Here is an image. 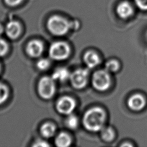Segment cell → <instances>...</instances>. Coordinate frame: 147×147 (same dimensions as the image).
Returning a JSON list of instances; mask_svg holds the SVG:
<instances>
[{
  "instance_id": "cell-7",
  "label": "cell",
  "mask_w": 147,
  "mask_h": 147,
  "mask_svg": "<svg viewBox=\"0 0 147 147\" xmlns=\"http://www.w3.org/2000/svg\"><path fill=\"white\" fill-rule=\"evenodd\" d=\"M56 107L57 111L60 114L69 115L75 108V101L69 96H64L59 99Z\"/></svg>"
},
{
  "instance_id": "cell-18",
  "label": "cell",
  "mask_w": 147,
  "mask_h": 147,
  "mask_svg": "<svg viewBox=\"0 0 147 147\" xmlns=\"http://www.w3.org/2000/svg\"><path fill=\"white\" fill-rule=\"evenodd\" d=\"M9 95V91L7 87L0 82V105L7 99Z\"/></svg>"
},
{
  "instance_id": "cell-22",
  "label": "cell",
  "mask_w": 147,
  "mask_h": 147,
  "mask_svg": "<svg viewBox=\"0 0 147 147\" xmlns=\"http://www.w3.org/2000/svg\"><path fill=\"white\" fill-rule=\"evenodd\" d=\"M136 6L142 10H147V0H134Z\"/></svg>"
},
{
  "instance_id": "cell-4",
  "label": "cell",
  "mask_w": 147,
  "mask_h": 147,
  "mask_svg": "<svg viewBox=\"0 0 147 147\" xmlns=\"http://www.w3.org/2000/svg\"><path fill=\"white\" fill-rule=\"evenodd\" d=\"M38 92L40 96L44 99H49L53 97L55 92L54 79L52 77L44 76L38 83Z\"/></svg>"
},
{
  "instance_id": "cell-8",
  "label": "cell",
  "mask_w": 147,
  "mask_h": 147,
  "mask_svg": "<svg viewBox=\"0 0 147 147\" xmlns=\"http://www.w3.org/2000/svg\"><path fill=\"white\" fill-rule=\"evenodd\" d=\"M44 45L42 42L37 40H33L29 41L26 47L27 54L32 57H39L42 53Z\"/></svg>"
},
{
  "instance_id": "cell-27",
  "label": "cell",
  "mask_w": 147,
  "mask_h": 147,
  "mask_svg": "<svg viewBox=\"0 0 147 147\" xmlns=\"http://www.w3.org/2000/svg\"><path fill=\"white\" fill-rule=\"evenodd\" d=\"M0 71H1V65H0Z\"/></svg>"
},
{
  "instance_id": "cell-3",
  "label": "cell",
  "mask_w": 147,
  "mask_h": 147,
  "mask_svg": "<svg viewBox=\"0 0 147 147\" xmlns=\"http://www.w3.org/2000/svg\"><path fill=\"white\" fill-rule=\"evenodd\" d=\"M70 47L63 41L53 42L49 49V56L55 60H63L68 58L70 54Z\"/></svg>"
},
{
  "instance_id": "cell-6",
  "label": "cell",
  "mask_w": 147,
  "mask_h": 147,
  "mask_svg": "<svg viewBox=\"0 0 147 147\" xmlns=\"http://www.w3.org/2000/svg\"><path fill=\"white\" fill-rule=\"evenodd\" d=\"M89 72L87 69H78L70 75V80L72 86L76 89L84 88L88 81Z\"/></svg>"
},
{
  "instance_id": "cell-5",
  "label": "cell",
  "mask_w": 147,
  "mask_h": 147,
  "mask_svg": "<svg viewBox=\"0 0 147 147\" xmlns=\"http://www.w3.org/2000/svg\"><path fill=\"white\" fill-rule=\"evenodd\" d=\"M92 83L96 90L99 91L107 90L111 84L109 73L105 69L96 71L92 76Z\"/></svg>"
},
{
  "instance_id": "cell-19",
  "label": "cell",
  "mask_w": 147,
  "mask_h": 147,
  "mask_svg": "<svg viewBox=\"0 0 147 147\" xmlns=\"http://www.w3.org/2000/svg\"><path fill=\"white\" fill-rule=\"evenodd\" d=\"M119 65L118 62L115 60H111L108 61L105 64V69L109 72H116L119 68Z\"/></svg>"
},
{
  "instance_id": "cell-23",
  "label": "cell",
  "mask_w": 147,
  "mask_h": 147,
  "mask_svg": "<svg viewBox=\"0 0 147 147\" xmlns=\"http://www.w3.org/2000/svg\"><path fill=\"white\" fill-rule=\"evenodd\" d=\"M5 2L10 6H16L21 3L23 0H4Z\"/></svg>"
},
{
  "instance_id": "cell-21",
  "label": "cell",
  "mask_w": 147,
  "mask_h": 147,
  "mask_svg": "<svg viewBox=\"0 0 147 147\" xmlns=\"http://www.w3.org/2000/svg\"><path fill=\"white\" fill-rule=\"evenodd\" d=\"M7 43L2 38H0V57L5 56L8 51Z\"/></svg>"
},
{
  "instance_id": "cell-9",
  "label": "cell",
  "mask_w": 147,
  "mask_h": 147,
  "mask_svg": "<svg viewBox=\"0 0 147 147\" xmlns=\"http://www.w3.org/2000/svg\"><path fill=\"white\" fill-rule=\"evenodd\" d=\"M116 12L120 18L126 19L133 15L134 9L129 2L127 1H122L117 5Z\"/></svg>"
},
{
  "instance_id": "cell-11",
  "label": "cell",
  "mask_w": 147,
  "mask_h": 147,
  "mask_svg": "<svg viewBox=\"0 0 147 147\" xmlns=\"http://www.w3.org/2000/svg\"><path fill=\"white\" fill-rule=\"evenodd\" d=\"M5 30L8 37L14 40L20 36L21 32V26L18 22L10 21L6 24Z\"/></svg>"
},
{
  "instance_id": "cell-26",
  "label": "cell",
  "mask_w": 147,
  "mask_h": 147,
  "mask_svg": "<svg viewBox=\"0 0 147 147\" xmlns=\"http://www.w3.org/2000/svg\"><path fill=\"white\" fill-rule=\"evenodd\" d=\"M122 146H131V145L130 144H125L122 145Z\"/></svg>"
},
{
  "instance_id": "cell-20",
  "label": "cell",
  "mask_w": 147,
  "mask_h": 147,
  "mask_svg": "<svg viewBox=\"0 0 147 147\" xmlns=\"http://www.w3.org/2000/svg\"><path fill=\"white\" fill-rule=\"evenodd\" d=\"M36 65L38 69L44 71L50 66V61L47 59H41L37 62Z\"/></svg>"
},
{
  "instance_id": "cell-17",
  "label": "cell",
  "mask_w": 147,
  "mask_h": 147,
  "mask_svg": "<svg viewBox=\"0 0 147 147\" xmlns=\"http://www.w3.org/2000/svg\"><path fill=\"white\" fill-rule=\"evenodd\" d=\"M78 119L74 114H69L65 119V125L70 129H75L78 125Z\"/></svg>"
},
{
  "instance_id": "cell-24",
  "label": "cell",
  "mask_w": 147,
  "mask_h": 147,
  "mask_svg": "<svg viewBox=\"0 0 147 147\" xmlns=\"http://www.w3.org/2000/svg\"><path fill=\"white\" fill-rule=\"evenodd\" d=\"M33 146H49V145L45 141H38L36 142L35 143V144H34Z\"/></svg>"
},
{
  "instance_id": "cell-25",
  "label": "cell",
  "mask_w": 147,
  "mask_h": 147,
  "mask_svg": "<svg viewBox=\"0 0 147 147\" xmlns=\"http://www.w3.org/2000/svg\"><path fill=\"white\" fill-rule=\"evenodd\" d=\"M3 30H4L3 27L1 25H0V35H1L3 33Z\"/></svg>"
},
{
  "instance_id": "cell-16",
  "label": "cell",
  "mask_w": 147,
  "mask_h": 147,
  "mask_svg": "<svg viewBox=\"0 0 147 147\" xmlns=\"http://www.w3.org/2000/svg\"><path fill=\"white\" fill-rule=\"evenodd\" d=\"M100 131L102 138L106 142H110L114 138V131L110 127H103V128L100 130Z\"/></svg>"
},
{
  "instance_id": "cell-15",
  "label": "cell",
  "mask_w": 147,
  "mask_h": 147,
  "mask_svg": "<svg viewBox=\"0 0 147 147\" xmlns=\"http://www.w3.org/2000/svg\"><path fill=\"white\" fill-rule=\"evenodd\" d=\"M56 131L55 126L51 123H45L43 124L40 129L41 135L45 138H49L52 137Z\"/></svg>"
},
{
  "instance_id": "cell-13",
  "label": "cell",
  "mask_w": 147,
  "mask_h": 147,
  "mask_svg": "<svg viewBox=\"0 0 147 147\" xmlns=\"http://www.w3.org/2000/svg\"><path fill=\"white\" fill-rule=\"evenodd\" d=\"M71 74L68 70L64 67H60L55 70L53 72L52 78L54 80L60 82H65L70 78Z\"/></svg>"
},
{
  "instance_id": "cell-10",
  "label": "cell",
  "mask_w": 147,
  "mask_h": 147,
  "mask_svg": "<svg viewBox=\"0 0 147 147\" xmlns=\"http://www.w3.org/2000/svg\"><path fill=\"white\" fill-rule=\"evenodd\" d=\"M145 105V100L142 95L136 94L131 96L127 100L128 107L133 111H140Z\"/></svg>"
},
{
  "instance_id": "cell-1",
  "label": "cell",
  "mask_w": 147,
  "mask_h": 147,
  "mask_svg": "<svg viewBox=\"0 0 147 147\" xmlns=\"http://www.w3.org/2000/svg\"><path fill=\"white\" fill-rule=\"evenodd\" d=\"M105 118L106 114L103 110L100 107H94L85 113L83 123L87 130L90 131H98L103 128Z\"/></svg>"
},
{
  "instance_id": "cell-14",
  "label": "cell",
  "mask_w": 147,
  "mask_h": 147,
  "mask_svg": "<svg viewBox=\"0 0 147 147\" xmlns=\"http://www.w3.org/2000/svg\"><path fill=\"white\" fill-rule=\"evenodd\" d=\"M71 139L68 134L61 133L57 135L55 139V144L59 147H67L70 145Z\"/></svg>"
},
{
  "instance_id": "cell-2",
  "label": "cell",
  "mask_w": 147,
  "mask_h": 147,
  "mask_svg": "<svg viewBox=\"0 0 147 147\" xmlns=\"http://www.w3.org/2000/svg\"><path fill=\"white\" fill-rule=\"evenodd\" d=\"M47 28L53 35L63 36L68 32L71 25V22L64 17L54 15L48 20Z\"/></svg>"
},
{
  "instance_id": "cell-12",
  "label": "cell",
  "mask_w": 147,
  "mask_h": 147,
  "mask_svg": "<svg viewBox=\"0 0 147 147\" xmlns=\"http://www.w3.org/2000/svg\"><path fill=\"white\" fill-rule=\"evenodd\" d=\"M84 61L88 68H93L100 63L98 55L93 51L86 52L83 57Z\"/></svg>"
}]
</instances>
